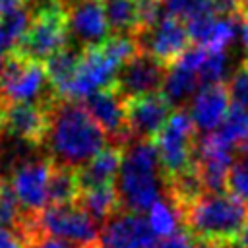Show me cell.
I'll list each match as a JSON object with an SVG mask.
<instances>
[{
	"instance_id": "29",
	"label": "cell",
	"mask_w": 248,
	"mask_h": 248,
	"mask_svg": "<svg viewBox=\"0 0 248 248\" xmlns=\"http://www.w3.org/2000/svg\"><path fill=\"white\" fill-rule=\"evenodd\" d=\"M229 99L232 107H240L248 110V60H244L225 83Z\"/></svg>"
},
{
	"instance_id": "36",
	"label": "cell",
	"mask_w": 248,
	"mask_h": 248,
	"mask_svg": "<svg viewBox=\"0 0 248 248\" xmlns=\"http://www.w3.org/2000/svg\"><path fill=\"white\" fill-rule=\"evenodd\" d=\"M242 45H244V50L248 54V19H242Z\"/></svg>"
},
{
	"instance_id": "28",
	"label": "cell",
	"mask_w": 248,
	"mask_h": 248,
	"mask_svg": "<svg viewBox=\"0 0 248 248\" xmlns=\"http://www.w3.org/2000/svg\"><path fill=\"white\" fill-rule=\"evenodd\" d=\"M25 211L21 209L10 182L6 180V176L0 180V225L14 229L17 232V229L21 227L23 219H25Z\"/></svg>"
},
{
	"instance_id": "24",
	"label": "cell",
	"mask_w": 248,
	"mask_h": 248,
	"mask_svg": "<svg viewBox=\"0 0 248 248\" xmlns=\"http://www.w3.org/2000/svg\"><path fill=\"white\" fill-rule=\"evenodd\" d=\"M79 180H78V170L68 169V167H58L52 165L50 176H48V203L50 205H66V203H76L79 198Z\"/></svg>"
},
{
	"instance_id": "38",
	"label": "cell",
	"mask_w": 248,
	"mask_h": 248,
	"mask_svg": "<svg viewBox=\"0 0 248 248\" xmlns=\"http://www.w3.org/2000/svg\"><path fill=\"white\" fill-rule=\"evenodd\" d=\"M2 136H4V132H2V122H0V140H2ZM2 174V172H0Z\"/></svg>"
},
{
	"instance_id": "20",
	"label": "cell",
	"mask_w": 248,
	"mask_h": 248,
	"mask_svg": "<svg viewBox=\"0 0 248 248\" xmlns=\"http://www.w3.org/2000/svg\"><path fill=\"white\" fill-rule=\"evenodd\" d=\"M76 203L99 225V229H101L114 213L120 211V202H118V194H116L114 184H107V186H97V188L81 190Z\"/></svg>"
},
{
	"instance_id": "14",
	"label": "cell",
	"mask_w": 248,
	"mask_h": 248,
	"mask_svg": "<svg viewBox=\"0 0 248 248\" xmlns=\"http://www.w3.org/2000/svg\"><path fill=\"white\" fill-rule=\"evenodd\" d=\"M66 16L70 45L79 50L103 45L110 37V29L101 0H83L72 4L66 8Z\"/></svg>"
},
{
	"instance_id": "19",
	"label": "cell",
	"mask_w": 248,
	"mask_h": 248,
	"mask_svg": "<svg viewBox=\"0 0 248 248\" xmlns=\"http://www.w3.org/2000/svg\"><path fill=\"white\" fill-rule=\"evenodd\" d=\"M198 87H200V79L196 70L184 66L182 62H174L172 66L167 68L161 95L169 101L170 107L180 108L192 95H196Z\"/></svg>"
},
{
	"instance_id": "30",
	"label": "cell",
	"mask_w": 248,
	"mask_h": 248,
	"mask_svg": "<svg viewBox=\"0 0 248 248\" xmlns=\"http://www.w3.org/2000/svg\"><path fill=\"white\" fill-rule=\"evenodd\" d=\"M229 192L248 203V163L234 159V165L229 172Z\"/></svg>"
},
{
	"instance_id": "37",
	"label": "cell",
	"mask_w": 248,
	"mask_h": 248,
	"mask_svg": "<svg viewBox=\"0 0 248 248\" xmlns=\"http://www.w3.org/2000/svg\"><path fill=\"white\" fill-rule=\"evenodd\" d=\"M78 2H83V0H58V4H60L64 10H66L68 6H72V4H78Z\"/></svg>"
},
{
	"instance_id": "12",
	"label": "cell",
	"mask_w": 248,
	"mask_h": 248,
	"mask_svg": "<svg viewBox=\"0 0 248 248\" xmlns=\"http://www.w3.org/2000/svg\"><path fill=\"white\" fill-rule=\"evenodd\" d=\"M52 103L48 105H41V103L0 105L2 132L8 134L10 138L19 140L21 143L43 147L46 132H48V108Z\"/></svg>"
},
{
	"instance_id": "26",
	"label": "cell",
	"mask_w": 248,
	"mask_h": 248,
	"mask_svg": "<svg viewBox=\"0 0 248 248\" xmlns=\"http://www.w3.org/2000/svg\"><path fill=\"white\" fill-rule=\"evenodd\" d=\"M159 4L165 16L176 17L184 23L196 16L221 10L215 0H159Z\"/></svg>"
},
{
	"instance_id": "2",
	"label": "cell",
	"mask_w": 248,
	"mask_h": 248,
	"mask_svg": "<svg viewBox=\"0 0 248 248\" xmlns=\"http://www.w3.org/2000/svg\"><path fill=\"white\" fill-rule=\"evenodd\" d=\"M120 209L141 215L165 194L167 182L151 140H132L124 147L122 165L114 180Z\"/></svg>"
},
{
	"instance_id": "17",
	"label": "cell",
	"mask_w": 248,
	"mask_h": 248,
	"mask_svg": "<svg viewBox=\"0 0 248 248\" xmlns=\"http://www.w3.org/2000/svg\"><path fill=\"white\" fill-rule=\"evenodd\" d=\"M229 103H231V99H229L225 83L202 87L194 95L190 110H188L194 120L196 130L202 134L215 132L229 112Z\"/></svg>"
},
{
	"instance_id": "21",
	"label": "cell",
	"mask_w": 248,
	"mask_h": 248,
	"mask_svg": "<svg viewBox=\"0 0 248 248\" xmlns=\"http://www.w3.org/2000/svg\"><path fill=\"white\" fill-rule=\"evenodd\" d=\"M79 54H81L79 48L68 45L66 48L58 50L56 54H52L45 62V72H46L48 83L54 89L58 99L64 97L66 87L70 85V81H72V78L76 74V68H78V62H79Z\"/></svg>"
},
{
	"instance_id": "16",
	"label": "cell",
	"mask_w": 248,
	"mask_h": 248,
	"mask_svg": "<svg viewBox=\"0 0 248 248\" xmlns=\"http://www.w3.org/2000/svg\"><path fill=\"white\" fill-rule=\"evenodd\" d=\"M172 112V107L161 93L143 95L126 101L128 130L132 140H153L165 126Z\"/></svg>"
},
{
	"instance_id": "18",
	"label": "cell",
	"mask_w": 248,
	"mask_h": 248,
	"mask_svg": "<svg viewBox=\"0 0 248 248\" xmlns=\"http://www.w3.org/2000/svg\"><path fill=\"white\" fill-rule=\"evenodd\" d=\"M122 155H124V147L108 143L85 167H81L78 170L79 188L89 190V188H97V186L114 184L116 174L122 165Z\"/></svg>"
},
{
	"instance_id": "1",
	"label": "cell",
	"mask_w": 248,
	"mask_h": 248,
	"mask_svg": "<svg viewBox=\"0 0 248 248\" xmlns=\"http://www.w3.org/2000/svg\"><path fill=\"white\" fill-rule=\"evenodd\" d=\"M110 141L79 101L56 99L48 108L45 151L52 165L79 170Z\"/></svg>"
},
{
	"instance_id": "6",
	"label": "cell",
	"mask_w": 248,
	"mask_h": 248,
	"mask_svg": "<svg viewBox=\"0 0 248 248\" xmlns=\"http://www.w3.org/2000/svg\"><path fill=\"white\" fill-rule=\"evenodd\" d=\"M196 136H198V130L194 126L190 112L184 107H180L170 112L165 126L151 140L159 155L165 182L170 178H176L178 174L194 167V153H196V141H198Z\"/></svg>"
},
{
	"instance_id": "13",
	"label": "cell",
	"mask_w": 248,
	"mask_h": 248,
	"mask_svg": "<svg viewBox=\"0 0 248 248\" xmlns=\"http://www.w3.org/2000/svg\"><path fill=\"white\" fill-rule=\"evenodd\" d=\"M165 74H167V66H163L151 54L141 50L118 70L114 87L126 101L143 95L161 93Z\"/></svg>"
},
{
	"instance_id": "31",
	"label": "cell",
	"mask_w": 248,
	"mask_h": 248,
	"mask_svg": "<svg viewBox=\"0 0 248 248\" xmlns=\"http://www.w3.org/2000/svg\"><path fill=\"white\" fill-rule=\"evenodd\" d=\"M147 248H194V240L186 231H178L165 238H155Z\"/></svg>"
},
{
	"instance_id": "34",
	"label": "cell",
	"mask_w": 248,
	"mask_h": 248,
	"mask_svg": "<svg viewBox=\"0 0 248 248\" xmlns=\"http://www.w3.org/2000/svg\"><path fill=\"white\" fill-rule=\"evenodd\" d=\"M25 8H31L25 0H0V21L16 16L17 12H21Z\"/></svg>"
},
{
	"instance_id": "27",
	"label": "cell",
	"mask_w": 248,
	"mask_h": 248,
	"mask_svg": "<svg viewBox=\"0 0 248 248\" xmlns=\"http://www.w3.org/2000/svg\"><path fill=\"white\" fill-rule=\"evenodd\" d=\"M227 72H229V54L205 50V56L198 66L200 87L223 83V79H227Z\"/></svg>"
},
{
	"instance_id": "25",
	"label": "cell",
	"mask_w": 248,
	"mask_h": 248,
	"mask_svg": "<svg viewBox=\"0 0 248 248\" xmlns=\"http://www.w3.org/2000/svg\"><path fill=\"white\" fill-rule=\"evenodd\" d=\"M213 134L236 151L238 147L248 143V110L240 107H231L227 116Z\"/></svg>"
},
{
	"instance_id": "4",
	"label": "cell",
	"mask_w": 248,
	"mask_h": 248,
	"mask_svg": "<svg viewBox=\"0 0 248 248\" xmlns=\"http://www.w3.org/2000/svg\"><path fill=\"white\" fill-rule=\"evenodd\" d=\"M56 93L48 83L45 64L31 60L16 50L6 54L0 72V105L16 103H41L56 101Z\"/></svg>"
},
{
	"instance_id": "15",
	"label": "cell",
	"mask_w": 248,
	"mask_h": 248,
	"mask_svg": "<svg viewBox=\"0 0 248 248\" xmlns=\"http://www.w3.org/2000/svg\"><path fill=\"white\" fill-rule=\"evenodd\" d=\"M155 240L145 217L120 209L99 232V248H147Z\"/></svg>"
},
{
	"instance_id": "10",
	"label": "cell",
	"mask_w": 248,
	"mask_h": 248,
	"mask_svg": "<svg viewBox=\"0 0 248 248\" xmlns=\"http://www.w3.org/2000/svg\"><path fill=\"white\" fill-rule=\"evenodd\" d=\"M81 107L107 134V140H110L112 145L126 147L132 141L128 130L126 99L116 91L114 85L87 95L81 99Z\"/></svg>"
},
{
	"instance_id": "39",
	"label": "cell",
	"mask_w": 248,
	"mask_h": 248,
	"mask_svg": "<svg viewBox=\"0 0 248 248\" xmlns=\"http://www.w3.org/2000/svg\"><path fill=\"white\" fill-rule=\"evenodd\" d=\"M25 2H27V4H31V2H35V0H25ZM45 2H48V0H43V4H45Z\"/></svg>"
},
{
	"instance_id": "40",
	"label": "cell",
	"mask_w": 248,
	"mask_h": 248,
	"mask_svg": "<svg viewBox=\"0 0 248 248\" xmlns=\"http://www.w3.org/2000/svg\"><path fill=\"white\" fill-rule=\"evenodd\" d=\"M2 178H4V174H0V180H2Z\"/></svg>"
},
{
	"instance_id": "7",
	"label": "cell",
	"mask_w": 248,
	"mask_h": 248,
	"mask_svg": "<svg viewBox=\"0 0 248 248\" xmlns=\"http://www.w3.org/2000/svg\"><path fill=\"white\" fill-rule=\"evenodd\" d=\"M35 227L39 234H46L79 248H99V225L78 205H46L35 213Z\"/></svg>"
},
{
	"instance_id": "5",
	"label": "cell",
	"mask_w": 248,
	"mask_h": 248,
	"mask_svg": "<svg viewBox=\"0 0 248 248\" xmlns=\"http://www.w3.org/2000/svg\"><path fill=\"white\" fill-rule=\"evenodd\" d=\"M68 45L70 35L66 10L58 4V0H48L33 12L25 35L12 50L45 64L52 54L66 48Z\"/></svg>"
},
{
	"instance_id": "9",
	"label": "cell",
	"mask_w": 248,
	"mask_h": 248,
	"mask_svg": "<svg viewBox=\"0 0 248 248\" xmlns=\"http://www.w3.org/2000/svg\"><path fill=\"white\" fill-rule=\"evenodd\" d=\"M52 163L50 159L45 157H27V159H17L12 165L10 176L6 180L10 182L21 209L25 213H39L46 207L48 196V176H50Z\"/></svg>"
},
{
	"instance_id": "33",
	"label": "cell",
	"mask_w": 248,
	"mask_h": 248,
	"mask_svg": "<svg viewBox=\"0 0 248 248\" xmlns=\"http://www.w3.org/2000/svg\"><path fill=\"white\" fill-rule=\"evenodd\" d=\"M0 248H25V242L14 229L0 225Z\"/></svg>"
},
{
	"instance_id": "22",
	"label": "cell",
	"mask_w": 248,
	"mask_h": 248,
	"mask_svg": "<svg viewBox=\"0 0 248 248\" xmlns=\"http://www.w3.org/2000/svg\"><path fill=\"white\" fill-rule=\"evenodd\" d=\"M112 35H136L140 23V0H101Z\"/></svg>"
},
{
	"instance_id": "35",
	"label": "cell",
	"mask_w": 248,
	"mask_h": 248,
	"mask_svg": "<svg viewBox=\"0 0 248 248\" xmlns=\"http://www.w3.org/2000/svg\"><path fill=\"white\" fill-rule=\"evenodd\" d=\"M234 14L240 19H248V0H238L234 6Z\"/></svg>"
},
{
	"instance_id": "23",
	"label": "cell",
	"mask_w": 248,
	"mask_h": 248,
	"mask_svg": "<svg viewBox=\"0 0 248 248\" xmlns=\"http://www.w3.org/2000/svg\"><path fill=\"white\" fill-rule=\"evenodd\" d=\"M149 229L155 236H170L178 232V227L182 225V207L165 192L151 207L147 217Z\"/></svg>"
},
{
	"instance_id": "8",
	"label": "cell",
	"mask_w": 248,
	"mask_h": 248,
	"mask_svg": "<svg viewBox=\"0 0 248 248\" xmlns=\"http://www.w3.org/2000/svg\"><path fill=\"white\" fill-rule=\"evenodd\" d=\"M120 68L122 66L107 52V48L103 45L89 46V48L81 50L76 74H74L70 85L66 87V93L62 99L81 101L95 91L114 85V79H116Z\"/></svg>"
},
{
	"instance_id": "3",
	"label": "cell",
	"mask_w": 248,
	"mask_h": 248,
	"mask_svg": "<svg viewBox=\"0 0 248 248\" xmlns=\"http://www.w3.org/2000/svg\"><path fill=\"white\" fill-rule=\"evenodd\" d=\"M248 223V203L232 192H203L182 207L184 231L196 240L234 242Z\"/></svg>"
},
{
	"instance_id": "32",
	"label": "cell",
	"mask_w": 248,
	"mask_h": 248,
	"mask_svg": "<svg viewBox=\"0 0 248 248\" xmlns=\"http://www.w3.org/2000/svg\"><path fill=\"white\" fill-rule=\"evenodd\" d=\"M25 248H79V246L52 238V236H46V234H37L25 244Z\"/></svg>"
},
{
	"instance_id": "11",
	"label": "cell",
	"mask_w": 248,
	"mask_h": 248,
	"mask_svg": "<svg viewBox=\"0 0 248 248\" xmlns=\"http://www.w3.org/2000/svg\"><path fill=\"white\" fill-rule=\"evenodd\" d=\"M136 39L143 52L151 54L167 68L172 66L190 48L186 23L170 16H161L155 25L136 33Z\"/></svg>"
}]
</instances>
